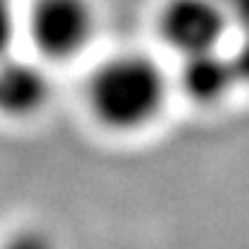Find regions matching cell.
Segmentation results:
<instances>
[{
  "mask_svg": "<svg viewBox=\"0 0 249 249\" xmlns=\"http://www.w3.org/2000/svg\"><path fill=\"white\" fill-rule=\"evenodd\" d=\"M230 17V22L240 24L242 29H249V0H218Z\"/></svg>",
  "mask_w": 249,
  "mask_h": 249,
  "instance_id": "9",
  "label": "cell"
},
{
  "mask_svg": "<svg viewBox=\"0 0 249 249\" xmlns=\"http://www.w3.org/2000/svg\"><path fill=\"white\" fill-rule=\"evenodd\" d=\"M237 75V85H249V29H245L242 39L235 44V49L228 53Z\"/></svg>",
  "mask_w": 249,
  "mask_h": 249,
  "instance_id": "8",
  "label": "cell"
},
{
  "mask_svg": "<svg viewBox=\"0 0 249 249\" xmlns=\"http://www.w3.org/2000/svg\"><path fill=\"white\" fill-rule=\"evenodd\" d=\"M181 89L198 104H215L237 87V75L228 53L218 49L181 56Z\"/></svg>",
  "mask_w": 249,
  "mask_h": 249,
  "instance_id": "5",
  "label": "cell"
},
{
  "mask_svg": "<svg viewBox=\"0 0 249 249\" xmlns=\"http://www.w3.org/2000/svg\"><path fill=\"white\" fill-rule=\"evenodd\" d=\"M34 46L56 61L83 53L97 29L92 0H34L27 15Z\"/></svg>",
  "mask_w": 249,
  "mask_h": 249,
  "instance_id": "2",
  "label": "cell"
},
{
  "mask_svg": "<svg viewBox=\"0 0 249 249\" xmlns=\"http://www.w3.org/2000/svg\"><path fill=\"white\" fill-rule=\"evenodd\" d=\"M51 97L49 73L32 61L0 58V114L12 119H27L41 111Z\"/></svg>",
  "mask_w": 249,
  "mask_h": 249,
  "instance_id": "4",
  "label": "cell"
},
{
  "mask_svg": "<svg viewBox=\"0 0 249 249\" xmlns=\"http://www.w3.org/2000/svg\"><path fill=\"white\" fill-rule=\"evenodd\" d=\"M165 99V73L143 53H116L102 61L87 80V104L94 119L114 131H138L153 124Z\"/></svg>",
  "mask_w": 249,
  "mask_h": 249,
  "instance_id": "1",
  "label": "cell"
},
{
  "mask_svg": "<svg viewBox=\"0 0 249 249\" xmlns=\"http://www.w3.org/2000/svg\"><path fill=\"white\" fill-rule=\"evenodd\" d=\"M0 249H56V242L49 232L39 230V228H22L17 232H12Z\"/></svg>",
  "mask_w": 249,
  "mask_h": 249,
  "instance_id": "6",
  "label": "cell"
},
{
  "mask_svg": "<svg viewBox=\"0 0 249 249\" xmlns=\"http://www.w3.org/2000/svg\"><path fill=\"white\" fill-rule=\"evenodd\" d=\"M230 17L218 0H167L158 15V29L181 56L218 49Z\"/></svg>",
  "mask_w": 249,
  "mask_h": 249,
  "instance_id": "3",
  "label": "cell"
},
{
  "mask_svg": "<svg viewBox=\"0 0 249 249\" xmlns=\"http://www.w3.org/2000/svg\"><path fill=\"white\" fill-rule=\"evenodd\" d=\"M15 29H17L15 0H0V58H5L10 53Z\"/></svg>",
  "mask_w": 249,
  "mask_h": 249,
  "instance_id": "7",
  "label": "cell"
}]
</instances>
